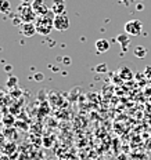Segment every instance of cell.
Listing matches in <instances>:
<instances>
[{"mask_svg": "<svg viewBox=\"0 0 151 160\" xmlns=\"http://www.w3.org/2000/svg\"><path fill=\"white\" fill-rule=\"evenodd\" d=\"M19 32L25 38H32V36H35V33H38L35 22H22L21 26H19Z\"/></svg>", "mask_w": 151, "mask_h": 160, "instance_id": "cell-5", "label": "cell"}, {"mask_svg": "<svg viewBox=\"0 0 151 160\" xmlns=\"http://www.w3.org/2000/svg\"><path fill=\"white\" fill-rule=\"evenodd\" d=\"M118 42L121 43V46H122V50L123 51H126V46H129V42H130V39H129V35L127 33H122V35H119L118 36Z\"/></svg>", "mask_w": 151, "mask_h": 160, "instance_id": "cell-9", "label": "cell"}, {"mask_svg": "<svg viewBox=\"0 0 151 160\" xmlns=\"http://www.w3.org/2000/svg\"><path fill=\"white\" fill-rule=\"evenodd\" d=\"M94 47H96L97 52L103 54V52H107L110 50V43H108V40H105V39H99V40H96Z\"/></svg>", "mask_w": 151, "mask_h": 160, "instance_id": "cell-7", "label": "cell"}, {"mask_svg": "<svg viewBox=\"0 0 151 160\" xmlns=\"http://www.w3.org/2000/svg\"><path fill=\"white\" fill-rule=\"evenodd\" d=\"M17 11H18V17L21 22H35L38 18V14L32 8L31 3H21L17 8Z\"/></svg>", "mask_w": 151, "mask_h": 160, "instance_id": "cell-2", "label": "cell"}, {"mask_svg": "<svg viewBox=\"0 0 151 160\" xmlns=\"http://www.w3.org/2000/svg\"><path fill=\"white\" fill-rule=\"evenodd\" d=\"M29 0H21V3H28Z\"/></svg>", "mask_w": 151, "mask_h": 160, "instance_id": "cell-17", "label": "cell"}, {"mask_svg": "<svg viewBox=\"0 0 151 160\" xmlns=\"http://www.w3.org/2000/svg\"><path fill=\"white\" fill-rule=\"evenodd\" d=\"M133 54H135L137 58H146L147 48L144 47V46H137V47H135V50H133Z\"/></svg>", "mask_w": 151, "mask_h": 160, "instance_id": "cell-10", "label": "cell"}, {"mask_svg": "<svg viewBox=\"0 0 151 160\" xmlns=\"http://www.w3.org/2000/svg\"><path fill=\"white\" fill-rule=\"evenodd\" d=\"M11 10V4L8 0H0V12L2 14H8Z\"/></svg>", "mask_w": 151, "mask_h": 160, "instance_id": "cell-11", "label": "cell"}, {"mask_svg": "<svg viewBox=\"0 0 151 160\" xmlns=\"http://www.w3.org/2000/svg\"><path fill=\"white\" fill-rule=\"evenodd\" d=\"M54 17L56 14L51 10H49L47 12H45L42 15H38L35 25H36V31H38L39 35H42V36L50 35V32L54 29Z\"/></svg>", "mask_w": 151, "mask_h": 160, "instance_id": "cell-1", "label": "cell"}, {"mask_svg": "<svg viewBox=\"0 0 151 160\" xmlns=\"http://www.w3.org/2000/svg\"><path fill=\"white\" fill-rule=\"evenodd\" d=\"M143 31V22L140 19H130L125 24V33L129 36H139Z\"/></svg>", "mask_w": 151, "mask_h": 160, "instance_id": "cell-3", "label": "cell"}, {"mask_svg": "<svg viewBox=\"0 0 151 160\" xmlns=\"http://www.w3.org/2000/svg\"><path fill=\"white\" fill-rule=\"evenodd\" d=\"M96 71H97V72H105V71H107V65H105V64L97 65V66H96Z\"/></svg>", "mask_w": 151, "mask_h": 160, "instance_id": "cell-13", "label": "cell"}, {"mask_svg": "<svg viewBox=\"0 0 151 160\" xmlns=\"http://www.w3.org/2000/svg\"><path fill=\"white\" fill-rule=\"evenodd\" d=\"M143 7H144L143 4H137V6H136V8H137V10H143Z\"/></svg>", "mask_w": 151, "mask_h": 160, "instance_id": "cell-15", "label": "cell"}, {"mask_svg": "<svg viewBox=\"0 0 151 160\" xmlns=\"http://www.w3.org/2000/svg\"><path fill=\"white\" fill-rule=\"evenodd\" d=\"M42 79H43L42 73H38V75H35V80H36V82H42Z\"/></svg>", "mask_w": 151, "mask_h": 160, "instance_id": "cell-14", "label": "cell"}, {"mask_svg": "<svg viewBox=\"0 0 151 160\" xmlns=\"http://www.w3.org/2000/svg\"><path fill=\"white\" fill-rule=\"evenodd\" d=\"M8 80H10V82H7V87H14V86L18 84V79L14 78V76H11Z\"/></svg>", "mask_w": 151, "mask_h": 160, "instance_id": "cell-12", "label": "cell"}, {"mask_svg": "<svg viewBox=\"0 0 151 160\" xmlns=\"http://www.w3.org/2000/svg\"><path fill=\"white\" fill-rule=\"evenodd\" d=\"M50 10H51L54 14H64V12H65V2H64V0H54Z\"/></svg>", "mask_w": 151, "mask_h": 160, "instance_id": "cell-8", "label": "cell"}, {"mask_svg": "<svg viewBox=\"0 0 151 160\" xmlns=\"http://www.w3.org/2000/svg\"><path fill=\"white\" fill-rule=\"evenodd\" d=\"M64 58H65V59H64V62H65V64H69V59H68V57H64Z\"/></svg>", "mask_w": 151, "mask_h": 160, "instance_id": "cell-16", "label": "cell"}, {"mask_svg": "<svg viewBox=\"0 0 151 160\" xmlns=\"http://www.w3.org/2000/svg\"><path fill=\"white\" fill-rule=\"evenodd\" d=\"M69 28V18L68 15L64 12V14H56L54 17V29L60 32H64Z\"/></svg>", "mask_w": 151, "mask_h": 160, "instance_id": "cell-4", "label": "cell"}, {"mask_svg": "<svg viewBox=\"0 0 151 160\" xmlns=\"http://www.w3.org/2000/svg\"><path fill=\"white\" fill-rule=\"evenodd\" d=\"M32 8L35 10V12L38 15H42V14H45V12H47L49 11V7L46 6V3H45V0H32Z\"/></svg>", "mask_w": 151, "mask_h": 160, "instance_id": "cell-6", "label": "cell"}]
</instances>
